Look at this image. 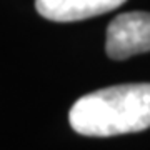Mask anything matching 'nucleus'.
Here are the masks:
<instances>
[{
	"label": "nucleus",
	"instance_id": "3",
	"mask_svg": "<svg viewBox=\"0 0 150 150\" xmlns=\"http://www.w3.org/2000/svg\"><path fill=\"white\" fill-rule=\"evenodd\" d=\"M125 0H35V8L52 22H77L107 13Z\"/></svg>",
	"mask_w": 150,
	"mask_h": 150
},
{
	"label": "nucleus",
	"instance_id": "1",
	"mask_svg": "<svg viewBox=\"0 0 150 150\" xmlns=\"http://www.w3.org/2000/svg\"><path fill=\"white\" fill-rule=\"evenodd\" d=\"M70 127L87 137L134 134L150 127V83L95 90L72 105Z\"/></svg>",
	"mask_w": 150,
	"mask_h": 150
},
{
	"label": "nucleus",
	"instance_id": "2",
	"mask_svg": "<svg viewBox=\"0 0 150 150\" xmlns=\"http://www.w3.org/2000/svg\"><path fill=\"white\" fill-rule=\"evenodd\" d=\"M107 55L113 60H125L150 50V13L129 12L115 17L107 28Z\"/></svg>",
	"mask_w": 150,
	"mask_h": 150
}]
</instances>
